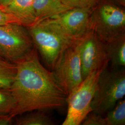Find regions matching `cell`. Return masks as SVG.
<instances>
[{
	"label": "cell",
	"mask_w": 125,
	"mask_h": 125,
	"mask_svg": "<svg viewBox=\"0 0 125 125\" xmlns=\"http://www.w3.org/2000/svg\"><path fill=\"white\" fill-rule=\"evenodd\" d=\"M6 60H5L4 58L2 57V56L1 55V54H0V62H3L4 61H6Z\"/></svg>",
	"instance_id": "obj_23"
},
{
	"label": "cell",
	"mask_w": 125,
	"mask_h": 125,
	"mask_svg": "<svg viewBox=\"0 0 125 125\" xmlns=\"http://www.w3.org/2000/svg\"><path fill=\"white\" fill-rule=\"evenodd\" d=\"M15 64L16 74L9 89L16 104L13 117L26 112L61 109L67 105V94L52 72L41 63L35 47Z\"/></svg>",
	"instance_id": "obj_1"
},
{
	"label": "cell",
	"mask_w": 125,
	"mask_h": 125,
	"mask_svg": "<svg viewBox=\"0 0 125 125\" xmlns=\"http://www.w3.org/2000/svg\"><path fill=\"white\" fill-rule=\"evenodd\" d=\"M15 107V100L10 90L0 89V116H12Z\"/></svg>",
	"instance_id": "obj_16"
},
{
	"label": "cell",
	"mask_w": 125,
	"mask_h": 125,
	"mask_svg": "<svg viewBox=\"0 0 125 125\" xmlns=\"http://www.w3.org/2000/svg\"><path fill=\"white\" fill-rule=\"evenodd\" d=\"M117 4L119 5L122 7L125 8V0H111Z\"/></svg>",
	"instance_id": "obj_22"
},
{
	"label": "cell",
	"mask_w": 125,
	"mask_h": 125,
	"mask_svg": "<svg viewBox=\"0 0 125 125\" xmlns=\"http://www.w3.org/2000/svg\"><path fill=\"white\" fill-rule=\"evenodd\" d=\"M109 61L114 69L125 66V33L106 43Z\"/></svg>",
	"instance_id": "obj_12"
},
{
	"label": "cell",
	"mask_w": 125,
	"mask_h": 125,
	"mask_svg": "<svg viewBox=\"0 0 125 125\" xmlns=\"http://www.w3.org/2000/svg\"><path fill=\"white\" fill-rule=\"evenodd\" d=\"M90 29L106 43L125 33L124 8L111 0H100L91 11Z\"/></svg>",
	"instance_id": "obj_2"
},
{
	"label": "cell",
	"mask_w": 125,
	"mask_h": 125,
	"mask_svg": "<svg viewBox=\"0 0 125 125\" xmlns=\"http://www.w3.org/2000/svg\"><path fill=\"white\" fill-rule=\"evenodd\" d=\"M91 9L72 8L53 18L44 20L68 40L74 42L90 29Z\"/></svg>",
	"instance_id": "obj_9"
},
{
	"label": "cell",
	"mask_w": 125,
	"mask_h": 125,
	"mask_svg": "<svg viewBox=\"0 0 125 125\" xmlns=\"http://www.w3.org/2000/svg\"><path fill=\"white\" fill-rule=\"evenodd\" d=\"M13 117L11 115L0 116V125H8L12 124Z\"/></svg>",
	"instance_id": "obj_20"
},
{
	"label": "cell",
	"mask_w": 125,
	"mask_h": 125,
	"mask_svg": "<svg viewBox=\"0 0 125 125\" xmlns=\"http://www.w3.org/2000/svg\"></svg>",
	"instance_id": "obj_24"
},
{
	"label": "cell",
	"mask_w": 125,
	"mask_h": 125,
	"mask_svg": "<svg viewBox=\"0 0 125 125\" xmlns=\"http://www.w3.org/2000/svg\"><path fill=\"white\" fill-rule=\"evenodd\" d=\"M11 23L20 24L18 20L12 14L6 11L3 8L0 7V26Z\"/></svg>",
	"instance_id": "obj_19"
},
{
	"label": "cell",
	"mask_w": 125,
	"mask_h": 125,
	"mask_svg": "<svg viewBox=\"0 0 125 125\" xmlns=\"http://www.w3.org/2000/svg\"><path fill=\"white\" fill-rule=\"evenodd\" d=\"M71 8L92 9L100 0H62Z\"/></svg>",
	"instance_id": "obj_17"
},
{
	"label": "cell",
	"mask_w": 125,
	"mask_h": 125,
	"mask_svg": "<svg viewBox=\"0 0 125 125\" xmlns=\"http://www.w3.org/2000/svg\"><path fill=\"white\" fill-rule=\"evenodd\" d=\"M125 95L124 68L110 71L106 68L99 78L91 104L92 111L105 116Z\"/></svg>",
	"instance_id": "obj_4"
},
{
	"label": "cell",
	"mask_w": 125,
	"mask_h": 125,
	"mask_svg": "<svg viewBox=\"0 0 125 125\" xmlns=\"http://www.w3.org/2000/svg\"><path fill=\"white\" fill-rule=\"evenodd\" d=\"M34 47L26 27L16 23L0 26V54L7 61L15 63Z\"/></svg>",
	"instance_id": "obj_6"
},
{
	"label": "cell",
	"mask_w": 125,
	"mask_h": 125,
	"mask_svg": "<svg viewBox=\"0 0 125 125\" xmlns=\"http://www.w3.org/2000/svg\"><path fill=\"white\" fill-rule=\"evenodd\" d=\"M106 125H125V101H119L104 116Z\"/></svg>",
	"instance_id": "obj_13"
},
{
	"label": "cell",
	"mask_w": 125,
	"mask_h": 125,
	"mask_svg": "<svg viewBox=\"0 0 125 125\" xmlns=\"http://www.w3.org/2000/svg\"><path fill=\"white\" fill-rule=\"evenodd\" d=\"M12 1V0H0V7L3 8Z\"/></svg>",
	"instance_id": "obj_21"
},
{
	"label": "cell",
	"mask_w": 125,
	"mask_h": 125,
	"mask_svg": "<svg viewBox=\"0 0 125 125\" xmlns=\"http://www.w3.org/2000/svg\"><path fill=\"white\" fill-rule=\"evenodd\" d=\"M33 45L45 63L52 70L72 42L45 20L27 27Z\"/></svg>",
	"instance_id": "obj_3"
},
{
	"label": "cell",
	"mask_w": 125,
	"mask_h": 125,
	"mask_svg": "<svg viewBox=\"0 0 125 125\" xmlns=\"http://www.w3.org/2000/svg\"><path fill=\"white\" fill-rule=\"evenodd\" d=\"M103 70L92 72L67 96V114L62 125H81L86 116L92 111L91 104Z\"/></svg>",
	"instance_id": "obj_5"
},
{
	"label": "cell",
	"mask_w": 125,
	"mask_h": 125,
	"mask_svg": "<svg viewBox=\"0 0 125 125\" xmlns=\"http://www.w3.org/2000/svg\"><path fill=\"white\" fill-rule=\"evenodd\" d=\"M15 63L6 60L0 62V89H9L16 74Z\"/></svg>",
	"instance_id": "obj_14"
},
{
	"label": "cell",
	"mask_w": 125,
	"mask_h": 125,
	"mask_svg": "<svg viewBox=\"0 0 125 125\" xmlns=\"http://www.w3.org/2000/svg\"><path fill=\"white\" fill-rule=\"evenodd\" d=\"M54 122L42 111L32 113L19 118L16 120L17 125H52Z\"/></svg>",
	"instance_id": "obj_15"
},
{
	"label": "cell",
	"mask_w": 125,
	"mask_h": 125,
	"mask_svg": "<svg viewBox=\"0 0 125 125\" xmlns=\"http://www.w3.org/2000/svg\"><path fill=\"white\" fill-rule=\"evenodd\" d=\"M33 1V0H12L3 9L16 18L21 25L28 27L38 22Z\"/></svg>",
	"instance_id": "obj_10"
},
{
	"label": "cell",
	"mask_w": 125,
	"mask_h": 125,
	"mask_svg": "<svg viewBox=\"0 0 125 125\" xmlns=\"http://www.w3.org/2000/svg\"><path fill=\"white\" fill-rule=\"evenodd\" d=\"M52 72L67 96L80 84L83 79L79 52L75 41L64 51Z\"/></svg>",
	"instance_id": "obj_8"
},
{
	"label": "cell",
	"mask_w": 125,
	"mask_h": 125,
	"mask_svg": "<svg viewBox=\"0 0 125 125\" xmlns=\"http://www.w3.org/2000/svg\"><path fill=\"white\" fill-rule=\"evenodd\" d=\"M79 52L83 80L92 72L104 70L109 62L106 43L89 29L75 41Z\"/></svg>",
	"instance_id": "obj_7"
},
{
	"label": "cell",
	"mask_w": 125,
	"mask_h": 125,
	"mask_svg": "<svg viewBox=\"0 0 125 125\" xmlns=\"http://www.w3.org/2000/svg\"><path fill=\"white\" fill-rule=\"evenodd\" d=\"M33 7L38 22L53 18L72 9L62 0H33Z\"/></svg>",
	"instance_id": "obj_11"
},
{
	"label": "cell",
	"mask_w": 125,
	"mask_h": 125,
	"mask_svg": "<svg viewBox=\"0 0 125 125\" xmlns=\"http://www.w3.org/2000/svg\"><path fill=\"white\" fill-rule=\"evenodd\" d=\"M83 125H106L104 116L95 112H90L82 122Z\"/></svg>",
	"instance_id": "obj_18"
}]
</instances>
